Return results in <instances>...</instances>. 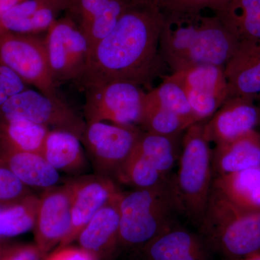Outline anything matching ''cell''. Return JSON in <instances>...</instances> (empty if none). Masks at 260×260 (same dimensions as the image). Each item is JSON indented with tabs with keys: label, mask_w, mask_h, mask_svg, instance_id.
Here are the masks:
<instances>
[{
	"label": "cell",
	"mask_w": 260,
	"mask_h": 260,
	"mask_svg": "<svg viewBox=\"0 0 260 260\" xmlns=\"http://www.w3.org/2000/svg\"><path fill=\"white\" fill-rule=\"evenodd\" d=\"M25 0H0V18L15 5Z\"/></svg>",
	"instance_id": "cell-36"
},
{
	"label": "cell",
	"mask_w": 260,
	"mask_h": 260,
	"mask_svg": "<svg viewBox=\"0 0 260 260\" xmlns=\"http://www.w3.org/2000/svg\"><path fill=\"white\" fill-rule=\"evenodd\" d=\"M179 136H165L143 132L136 148L160 174L169 177L179 158Z\"/></svg>",
	"instance_id": "cell-27"
},
{
	"label": "cell",
	"mask_w": 260,
	"mask_h": 260,
	"mask_svg": "<svg viewBox=\"0 0 260 260\" xmlns=\"http://www.w3.org/2000/svg\"><path fill=\"white\" fill-rule=\"evenodd\" d=\"M143 130L106 121L86 122L81 142L102 175L115 177L129 158Z\"/></svg>",
	"instance_id": "cell-10"
},
{
	"label": "cell",
	"mask_w": 260,
	"mask_h": 260,
	"mask_svg": "<svg viewBox=\"0 0 260 260\" xmlns=\"http://www.w3.org/2000/svg\"><path fill=\"white\" fill-rule=\"evenodd\" d=\"M139 127L143 131L165 136H179L189 126L185 121L165 108L144 102L143 118Z\"/></svg>",
	"instance_id": "cell-30"
},
{
	"label": "cell",
	"mask_w": 260,
	"mask_h": 260,
	"mask_svg": "<svg viewBox=\"0 0 260 260\" xmlns=\"http://www.w3.org/2000/svg\"><path fill=\"white\" fill-rule=\"evenodd\" d=\"M213 178L260 167V133L253 130L212 150Z\"/></svg>",
	"instance_id": "cell-19"
},
{
	"label": "cell",
	"mask_w": 260,
	"mask_h": 260,
	"mask_svg": "<svg viewBox=\"0 0 260 260\" xmlns=\"http://www.w3.org/2000/svg\"><path fill=\"white\" fill-rule=\"evenodd\" d=\"M119 210V244L144 246L173 226V215L179 213L171 178L155 187L121 193Z\"/></svg>",
	"instance_id": "cell-5"
},
{
	"label": "cell",
	"mask_w": 260,
	"mask_h": 260,
	"mask_svg": "<svg viewBox=\"0 0 260 260\" xmlns=\"http://www.w3.org/2000/svg\"><path fill=\"white\" fill-rule=\"evenodd\" d=\"M234 260H260V253H256V254H252V255Z\"/></svg>",
	"instance_id": "cell-39"
},
{
	"label": "cell",
	"mask_w": 260,
	"mask_h": 260,
	"mask_svg": "<svg viewBox=\"0 0 260 260\" xmlns=\"http://www.w3.org/2000/svg\"><path fill=\"white\" fill-rule=\"evenodd\" d=\"M213 187L243 209L260 212V167L214 177Z\"/></svg>",
	"instance_id": "cell-24"
},
{
	"label": "cell",
	"mask_w": 260,
	"mask_h": 260,
	"mask_svg": "<svg viewBox=\"0 0 260 260\" xmlns=\"http://www.w3.org/2000/svg\"><path fill=\"white\" fill-rule=\"evenodd\" d=\"M85 122L109 121L139 127L146 93L141 86L124 81H112L83 89Z\"/></svg>",
	"instance_id": "cell-6"
},
{
	"label": "cell",
	"mask_w": 260,
	"mask_h": 260,
	"mask_svg": "<svg viewBox=\"0 0 260 260\" xmlns=\"http://www.w3.org/2000/svg\"><path fill=\"white\" fill-rule=\"evenodd\" d=\"M229 97L260 98V41L239 42L224 67Z\"/></svg>",
	"instance_id": "cell-16"
},
{
	"label": "cell",
	"mask_w": 260,
	"mask_h": 260,
	"mask_svg": "<svg viewBox=\"0 0 260 260\" xmlns=\"http://www.w3.org/2000/svg\"><path fill=\"white\" fill-rule=\"evenodd\" d=\"M204 123L185 130L177 174L172 181L178 212L199 226L213 188L212 149L203 134Z\"/></svg>",
	"instance_id": "cell-3"
},
{
	"label": "cell",
	"mask_w": 260,
	"mask_h": 260,
	"mask_svg": "<svg viewBox=\"0 0 260 260\" xmlns=\"http://www.w3.org/2000/svg\"><path fill=\"white\" fill-rule=\"evenodd\" d=\"M120 197L103 207L77 239L80 247L93 254L98 259L109 255L119 244Z\"/></svg>",
	"instance_id": "cell-18"
},
{
	"label": "cell",
	"mask_w": 260,
	"mask_h": 260,
	"mask_svg": "<svg viewBox=\"0 0 260 260\" xmlns=\"http://www.w3.org/2000/svg\"><path fill=\"white\" fill-rule=\"evenodd\" d=\"M50 129L25 119H0V147L42 154Z\"/></svg>",
	"instance_id": "cell-25"
},
{
	"label": "cell",
	"mask_w": 260,
	"mask_h": 260,
	"mask_svg": "<svg viewBox=\"0 0 260 260\" xmlns=\"http://www.w3.org/2000/svg\"><path fill=\"white\" fill-rule=\"evenodd\" d=\"M115 177L120 182L134 186L136 189H150L161 185L170 177L162 175L145 158L135 145Z\"/></svg>",
	"instance_id": "cell-29"
},
{
	"label": "cell",
	"mask_w": 260,
	"mask_h": 260,
	"mask_svg": "<svg viewBox=\"0 0 260 260\" xmlns=\"http://www.w3.org/2000/svg\"><path fill=\"white\" fill-rule=\"evenodd\" d=\"M82 142L77 135L60 129H51L43 145L42 155L58 172L78 174L87 167Z\"/></svg>",
	"instance_id": "cell-22"
},
{
	"label": "cell",
	"mask_w": 260,
	"mask_h": 260,
	"mask_svg": "<svg viewBox=\"0 0 260 260\" xmlns=\"http://www.w3.org/2000/svg\"><path fill=\"white\" fill-rule=\"evenodd\" d=\"M10 244L6 242V240H0V260L3 259L7 251L10 247Z\"/></svg>",
	"instance_id": "cell-38"
},
{
	"label": "cell",
	"mask_w": 260,
	"mask_h": 260,
	"mask_svg": "<svg viewBox=\"0 0 260 260\" xmlns=\"http://www.w3.org/2000/svg\"><path fill=\"white\" fill-rule=\"evenodd\" d=\"M164 14L156 3L132 4L114 29L91 49L77 85L85 89L112 81L145 85L158 74Z\"/></svg>",
	"instance_id": "cell-1"
},
{
	"label": "cell",
	"mask_w": 260,
	"mask_h": 260,
	"mask_svg": "<svg viewBox=\"0 0 260 260\" xmlns=\"http://www.w3.org/2000/svg\"><path fill=\"white\" fill-rule=\"evenodd\" d=\"M0 62L27 85L49 96H59L51 77L45 39L38 35L0 34Z\"/></svg>",
	"instance_id": "cell-7"
},
{
	"label": "cell",
	"mask_w": 260,
	"mask_h": 260,
	"mask_svg": "<svg viewBox=\"0 0 260 260\" xmlns=\"http://www.w3.org/2000/svg\"><path fill=\"white\" fill-rule=\"evenodd\" d=\"M60 12H65L68 9L70 0H44Z\"/></svg>",
	"instance_id": "cell-37"
},
{
	"label": "cell",
	"mask_w": 260,
	"mask_h": 260,
	"mask_svg": "<svg viewBox=\"0 0 260 260\" xmlns=\"http://www.w3.org/2000/svg\"><path fill=\"white\" fill-rule=\"evenodd\" d=\"M0 158L28 187L45 190L56 186L60 181L59 172L42 154L17 151L0 147Z\"/></svg>",
	"instance_id": "cell-21"
},
{
	"label": "cell",
	"mask_w": 260,
	"mask_h": 260,
	"mask_svg": "<svg viewBox=\"0 0 260 260\" xmlns=\"http://www.w3.org/2000/svg\"><path fill=\"white\" fill-rule=\"evenodd\" d=\"M145 103L160 106L175 113L190 126L199 122L193 112L185 92L177 82L167 75L162 76V83L146 93Z\"/></svg>",
	"instance_id": "cell-28"
},
{
	"label": "cell",
	"mask_w": 260,
	"mask_h": 260,
	"mask_svg": "<svg viewBox=\"0 0 260 260\" xmlns=\"http://www.w3.org/2000/svg\"><path fill=\"white\" fill-rule=\"evenodd\" d=\"M71 207L68 183L45 189L39 197L34 230L36 245L45 255L68 236L71 228Z\"/></svg>",
	"instance_id": "cell-13"
},
{
	"label": "cell",
	"mask_w": 260,
	"mask_h": 260,
	"mask_svg": "<svg viewBox=\"0 0 260 260\" xmlns=\"http://www.w3.org/2000/svg\"><path fill=\"white\" fill-rule=\"evenodd\" d=\"M259 99H260V98H259ZM259 125H260V106H259Z\"/></svg>",
	"instance_id": "cell-41"
},
{
	"label": "cell",
	"mask_w": 260,
	"mask_h": 260,
	"mask_svg": "<svg viewBox=\"0 0 260 260\" xmlns=\"http://www.w3.org/2000/svg\"><path fill=\"white\" fill-rule=\"evenodd\" d=\"M213 13L239 42L260 41V0H230Z\"/></svg>",
	"instance_id": "cell-23"
},
{
	"label": "cell",
	"mask_w": 260,
	"mask_h": 260,
	"mask_svg": "<svg viewBox=\"0 0 260 260\" xmlns=\"http://www.w3.org/2000/svg\"><path fill=\"white\" fill-rule=\"evenodd\" d=\"M26 84L13 70L0 62V107L10 97L26 90Z\"/></svg>",
	"instance_id": "cell-33"
},
{
	"label": "cell",
	"mask_w": 260,
	"mask_h": 260,
	"mask_svg": "<svg viewBox=\"0 0 260 260\" xmlns=\"http://www.w3.org/2000/svg\"><path fill=\"white\" fill-rule=\"evenodd\" d=\"M143 253L145 260H207L201 239L175 225L143 246Z\"/></svg>",
	"instance_id": "cell-17"
},
{
	"label": "cell",
	"mask_w": 260,
	"mask_h": 260,
	"mask_svg": "<svg viewBox=\"0 0 260 260\" xmlns=\"http://www.w3.org/2000/svg\"><path fill=\"white\" fill-rule=\"evenodd\" d=\"M162 14L159 52L172 73L198 65L225 67L237 50L239 41L213 13Z\"/></svg>",
	"instance_id": "cell-2"
},
{
	"label": "cell",
	"mask_w": 260,
	"mask_h": 260,
	"mask_svg": "<svg viewBox=\"0 0 260 260\" xmlns=\"http://www.w3.org/2000/svg\"><path fill=\"white\" fill-rule=\"evenodd\" d=\"M44 260H98L91 253L83 248L75 246H63L58 247Z\"/></svg>",
	"instance_id": "cell-35"
},
{
	"label": "cell",
	"mask_w": 260,
	"mask_h": 260,
	"mask_svg": "<svg viewBox=\"0 0 260 260\" xmlns=\"http://www.w3.org/2000/svg\"><path fill=\"white\" fill-rule=\"evenodd\" d=\"M46 256L36 244L11 245L2 260H44Z\"/></svg>",
	"instance_id": "cell-34"
},
{
	"label": "cell",
	"mask_w": 260,
	"mask_h": 260,
	"mask_svg": "<svg viewBox=\"0 0 260 260\" xmlns=\"http://www.w3.org/2000/svg\"><path fill=\"white\" fill-rule=\"evenodd\" d=\"M129 3L132 4H135V3H156L157 0H127Z\"/></svg>",
	"instance_id": "cell-40"
},
{
	"label": "cell",
	"mask_w": 260,
	"mask_h": 260,
	"mask_svg": "<svg viewBox=\"0 0 260 260\" xmlns=\"http://www.w3.org/2000/svg\"><path fill=\"white\" fill-rule=\"evenodd\" d=\"M259 124V108L249 98L231 97L204 122L205 139L215 145L237 139L255 130Z\"/></svg>",
	"instance_id": "cell-14"
},
{
	"label": "cell",
	"mask_w": 260,
	"mask_h": 260,
	"mask_svg": "<svg viewBox=\"0 0 260 260\" xmlns=\"http://www.w3.org/2000/svg\"><path fill=\"white\" fill-rule=\"evenodd\" d=\"M131 5L127 0H70L65 13L88 39L91 51Z\"/></svg>",
	"instance_id": "cell-15"
},
{
	"label": "cell",
	"mask_w": 260,
	"mask_h": 260,
	"mask_svg": "<svg viewBox=\"0 0 260 260\" xmlns=\"http://www.w3.org/2000/svg\"><path fill=\"white\" fill-rule=\"evenodd\" d=\"M39 197L30 194L13 204L0 205V240L34 230Z\"/></svg>",
	"instance_id": "cell-26"
},
{
	"label": "cell",
	"mask_w": 260,
	"mask_h": 260,
	"mask_svg": "<svg viewBox=\"0 0 260 260\" xmlns=\"http://www.w3.org/2000/svg\"><path fill=\"white\" fill-rule=\"evenodd\" d=\"M60 13L44 0H25L0 18V34L38 35L47 32Z\"/></svg>",
	"instance_id": "cell-20"
},
{
	"label": "cell",
	"mask_w": 260,
	"mask_h": 260,
	"mask_svg": "<svg viewBox=\"0 0 260 260\" xmlns=\"http://www.w3.org/2000/svg\"><path fill=\"white\" fill-rule=\"evenodd\" d=\"M68 183L72 191L71 228L59 247L77 240L94 215L121 194L114 181L102 174L80 177Z\"/></svg>",
	"instance_id": "cell-12"
},
{
	"label": "cell",
	"mask_w": 260,
	"mask_h": 260,
	"mask_svg": "<svg viewBox=\"0 0 260 260\" xmlns=\"http://www.w3.org/2000/svg\"><path fill=\"white\" fill-rule=\"evenodd\" d=\"M198 227L210 245L228 257L260 253V212L243 209L215 188Z\"/></svg>",
	"instance_id": "cell-4"
},
{
	"label": "cell",
	"mask_w": 260,
	"mask_h": 260,
	"mask_svg": "<svg viewBox=\"0 0 260 260\" xmlns=\"http://www.w3.org/2000/svg\"><path fill=\"white\" fill-rule=\"evenodd\" d=\"M47 32L46 47L54 83L56 86L66 82L76 83L90 56L88 39L66 15L57 19Z\"/></svg>",
	"instance_id": "cell-9"
},
{
	"label": "cell",
	"mask_w": 260,
	"mask_h": 260,
	"mask_svg": "<svg viewBox=\"0 0 260 260\" xmlns=\"http://www.w3.org/2000/svg\"><path fill=\"white\" fill-rule=\"evenodd\" d=\"M18 119L70 132L80 140L86 124L59 96H49L30 88L10 97L0 107V119Z\"/></svg>",
	"instance_id": "cell-8"
},
{
	"label": "cell",
	"mask_w": 260,
	"mask_h": 260,
	"mask_svg": "<svg viewBox=\"0 0 260 260\" xmlns=\"http://www.w3.org/2000/svg\"><path fill=\"white\" fill-rule=\"evenodd\" d=\"M230 0H157L162 13H212Z\"/></svg>",
	"instance_id": "cell-32"
},
{
	"label": "cell",
	"mask_w": 260,
	"mask_h": 260,
	"mask_svg": "<svg viewBox=\"0 0 260 260\" xmlns=\"http://www.w3.org/2000/svg\"><path fill=\"white\" fill-rule=\"evenodd\" d=\"M167 76L184 90L199 122L210 119L229 99L224 67L198 65Z\"/></svg>",
	"instance_id": "cell-11"
},
{
	"label": "cell",
	"mask_w": 260,
	"mask_h": 260,
	"mask_svg": "<svg viewBox=\"0 0 260 260\" xmlns=\"http://www.w3.org/2000/svg\"><path fill=\"white\" fill-rule=\"evenodd\" d=\"M32 194L0 158V205L13 204Z\"/></svg>",
	"instance_id": "cell-31"
}]
</instances>
